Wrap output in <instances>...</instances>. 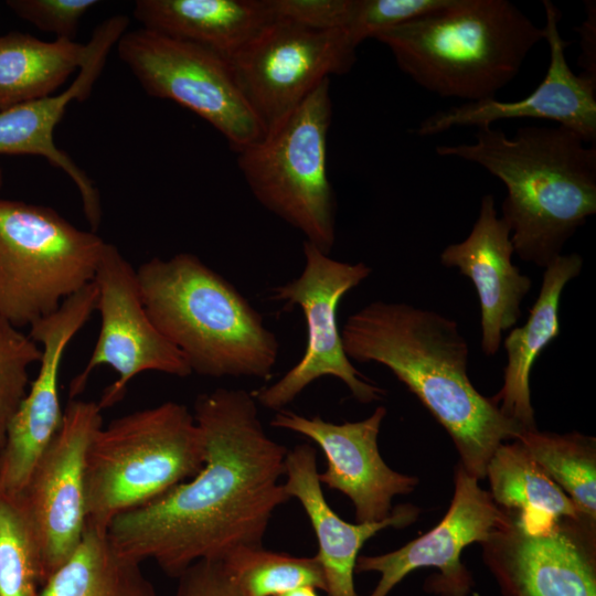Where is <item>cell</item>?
Masks as SVG:
<instances>
[{
  "label": "cell",
  "instance_id": "7c38bea8",
  "mask_svg": "<svg viewBox=\"0 0 596 596\" xmlns=\"http://www.w3.org/2000/svg\"><path fill=\"white\" fill-rule=\"evenodd\" d=\"M97 402L71 400L62 425L17 496L40 563L42 586L68 558L86 526V457L103 426Z\"/></svg>",
  "mask_w": 596,
  "mask_h": 596
},
{
  "label": "cell",
  "instance_id": "ffe728a7",
  "mask_svg": "<svg viewBox=\"0 0 596 596\" xmlns=\"http://www.w3.org/2000/svg\"><path fill=\"white\" fill-rule=\"evenodd\" d=\"M511 227L498 215L494 198L482 196L478 217L461 242L449 244L439 260L468 277L478 294L481 311V348L485 354L498 352L502 332L514 327L521 304L532 280L513 264Z\"/></svg>",
  "mask_w": 596,
  "mask_h": 596
},
{
  "label": "cell",
  "instance_id": "8992f818",
  "mask_svg": "<svg viewBox=\"0 0 596 596\" xmlns=\"http://www.w3.org/2000/svg\"><path fill=\"white\" fill-rule=\"evenodd\" d=\"M205 453L193 413L181 403L164 402L100 426L86 457V523L107 530L118 515L195 476Z\"/></svg>",
  "mask_w": 596,
  "mask_h": 596
},
{
  "label": "cell",
  "instance_id": "8fae6325",
  "mask_svg": "<svg viewBox=\"0 0 596 596\" xmlns=\"http://www.w3.org/2000/svg\"><path fill=\"white\" fill-rule=\"evenodd\" d=\"M355 50L345 31H315L272 19L227 61L266 130L331 75L348 73Z\"/></svg>",
  "mask_w": 596,
  "mask_h": 596
},
{
  "label": "cell",
  "instance_id": "836d02e7",
  "mask_svg": "<svg viewBox=\"0 0 596 596\" xmlns=\"http://www.w3.org/2000/svg\"><path fill=\"white\" fill-rule=\"evenodd\" d=\"M177 578L175 596H246L221 561H199Z\"/></svg>",
  "mask_w": 596,
  "mask_h": 596
},
{
  "label": "cell",
  "instance_id": "d4e9b609",
  "mask_svg": "<svg viewBox=\"0 0 596 596\" xmlns=\"http://www.w3.org/2000/svg\"><path fill=\"white\" fill-rule=\"evenodd\" d=\"M86 44L68 39L42 41L12 32L0 36V109L49 97L77 68Z\"/></svg>",
  "mask_w": 596,
  "mask_h": 596
},
{
  "label": "cell",
  "instance_id": "44dd1931",
  "mask_svg": "<svg viewBox=\"0 0 596 596\" xmlns=\"http://www.w3.org/2000/svg\"><path fill=\"white\" fill-rule=\"evenodd\" d=\"M284 487L299 501L318 541V557L329 596H358L354 587L355 564L364 543L377 532L392 526L405 528L416 521L419 509L412 504L393 508L379 522L349 523L328 504L319 481L316 449L299 444L288 449Z\"/></svg>",
  "mask_w": 596,
  "mask_h": 596
},
{
  "label": "cell",
  "instance_id": "8d00e7d4",
  "mask_svg": "<svg viewBox=\"0 0 596 596\" xmlns=\"http://www.w3.org/2000/svg\"><path fill=\"white\" fill-rule=\"evenodd\" d=\"M2 182H3V174H2V171L0 169V187L2 185Z\"/></svg>",
  "mask_w": 596,
  "mask_h": 596
},
{
  "label": "cell",
  "instance_id": "1f68e13d",
  "mask_svg": "<svg viewBox=\"0 0 596 596\" xmlns=\"http://www.w3.org/2000/svg\"><path fill=\"white\" fill-rule=\"evenodd\" d=\"M273 19L315 31H345L354 0H265Z\"/></svg>",
  "mask_w": 596,
  "mask_h": 596
},
{
  "label": "cell",
  "instance_id": "cb8c5ba5",
  "mask_svg": "<svg viewBox=\"0 0 596 596\" xmlns=\"http://www.w3.org/2000/svg\"><path fill=\"white\" fill-rule=\"evenodd\" d=\"M140 564L113 545L107 530L86 523L78 545L40 596H158Z\"/></svg>",
  "mask_w": 596,
  "mask_h": 596
},
{
  "label": "cell",
  "instance_id": "e0dca14e",
  "mask_svg": "<svg viewBox=\"0 0 596 596\" xmlns=\"http://www.w3.org/2000/svg\"><path fill=\"white\" fill-rule=\"evenodd\" d=\"M385 415L386 408L377 406L365 419L334 424L280 409L270 426L313 440L327 459V470L319 473L321 485L351 500L356 522H379L392 513L395 496L408 494L418 485L416 477L391 469L380 454L377 437Z\"/></svg>",
  "mask_w": 596,
  "mask_h": 596
},
{
  "label": "cell",
  "instance_id": "5bb4252c",
  "mask_svg": "<svg viewBox=\"0 0 596 596\" xmlns=\"http://www.w3.org/2000/svg\"><path fill=\"white\" fill-rule=\"evenodd\" d=\"M94 281L100 329L86 365L70 383L71 400L85 390L99 365L110 366L118 375L97 402L102 409L120 402L130 381L142 372L179 377L192 373L183 354L150 319L141 299L137 270L115 245L106 243Z\"/></svg>",
  "mask_w": 596,
  "mask_h": 596
},
{
  "label": "cell",
  "instance_id": "ac0fdd59",
  "mask_svg": "<svg viewBox=\"0 0 596 596\" xmlns=\"http://www.w3.org/2000/svg\"><path fill=\"white\" fill-rule=\"evenodd\" d=\"M545 11L544 40L549 44L550 63L540 85L528 96L514 102L496 98L462 103L438 110L423 119L414 132L419 137L437 135L455 127H491L499 120L547 119L563 126L586 142L596 141V78L572 72L565 50L568 42L560 33L561 11L550 0Z\"/></svg>",
  "mask_w": 596,
  "mask_h": 596
},
{
  "label": "cell",
  "instance_id": "484cf974",
  "mask_svg": "<svg viewBox=\"0 0 596 596\" xmlns=\"http://www.w3.org/2000/svg\"><path fill=\"white\" fill-rule=\"evenodd\" d=\"M486 478L496 504L517 512L528 524L587 517L517 439L497 448L487 465Z\"/></svg>",
  "mask_w": 596,
  "mask_h": 596
},
{
  "label": "cell",
  "instance_id": "2e32d148",
  "mask_svg": "<svg viewBox=\"0 0 596 596\" xmlns=\"http://www.w3.org/2000/svg\"><path fill=\"white\" fill-rule=\"evenodd\" d=\"M505 519L507 511L458 464L454 497L440 522L395 551L359 555L355 573H379L380 579L369 596H387L413 571L436 567L439 574L426 583L429 592L438 596H468L472 577L460 561L461 552L471 543H482Z\"/></svg>",
  "mask_w": 596,
  "mask_h": 596
},
{
  "label": "cell",
  "instance_id": "f546056e",
  "mask_svg": "<svg viewBox=\"0 0 596 596\" xmlns=\"http://www.w3.org/2000/svg\"><path fill=\"white\" fill-rule=\"evenodd\" d=\"M41 347L0 317V450L7 429L26 394L29 368L39 362Z\"/></svg>",
  "mask_w": 596,
  "mask_h": 596
},
{
  "label": "cell",
  "instance_id": "83f0119b",
  "mask_svg": "<svg viewBox=\"0 0 596 596\" xmlns=\"http://www.w3.org/2000/svg\"><path fill=\"white\" fill-rule=\"evenodd\" d=\"M221 563L246 596H278L292 589L311 586L327 590L318 557L292 556L259 546H238Z\"/></svg>",
  "mask_w": 596,
  "mask_h": 596
},
{
  "label": "cell",
  "instance_id": "7402d4cb",
  "mask_svg": "<svg viewBox=\"0 0 596 596\" xmlns=\"http://www.w3.org/2000/svg\"><path fill=\"white\" fill-rule=\"evenodd\" d=\"M577 253L562 254L544 269L539 296L522 327L503 340L507 365L503 384L491 397L500 412L523 429L536 428L531 403L530 374L541 352L560 334V301L565 286L583 268Z\"/></svg>",
  "mask_w": 596,
  "mask_h": 596
},
{
  "label": "cell",
  "instance_id": "4dcf8cb0",
  "mask_svg": "<svg viewBox=\"0 0 596 596\" xmlns=\"http://www.w3.org/2000/svg\"><path fill=\"white\" fill-rule=\"evenodd\" d=\"M446 0H354L345 30L358 47L366 39L441 7Z\"/></svg>",
  "mask_w": 596,
  "mask_h": 596
},
{
  "label": "cell",
  "instance_id": "ba28073f",
  "mask_svg": "<svg viewBox=\"0 0 596 596\" xmlns=\"http://www.w3.org/2000/svg\"><path fill=\"white\" fill-rule=\"evenodd\" d=\"M106 242L49 206L0 199V317L31 326L94 281Z\"/></svg>",
  "mask_w": 596,
  "mask_h": 596
},
{
  "label": "cell",
  "instance_id": "4fadbf2b",
  "mask_svg": "<svg viewBox=\"0 0 596 596\" xmlns=\"http://www.w3.org/2000/svg\"><path fill=\"white\" fill-rule=\"evenodd\" d=\"M501 596H596V520L526 524L514 511L482 543Z\"/></svg>",
  "mask_w": 596,
  "mask_h": 596
},
{
  "label": "cell",
  "instance_id": "7a4b0ae2",
  "mask_svg": "<svg viewBox=\"0 0 596 596\" xmlns=\"http://www.w3.org/2000/svg\"><path fill=\"white\" fill-rule=\"evenodd\" d=\"M341 337L350 361L384 365L421 401L476 479L486 478L497 448L523 430L471 383L469 347L454 319L406 302L376 300L348 317Z\"/></svg>",
  "mask_w": 596,
  "mask_h": 596
},
{
  "label": "cell",
  "instance_id": "d6a6232c",
  "mask_svg": "<svg viewBox=\"0 0 596 596\" xmlns=\"http://www.w3.org/2000/svg\"><path fill=\"white\" fill-rule=\"evenodd\" d=\"M96 0H9L7 6L42 31L68 39L76 34L81 19L98 4Z\"/></svg>",
  "mask_w": 596,
  "mask_h": 596
},
{
  "label": "cell",
  "instance_id": "d590c367",
  "mask_svg": "<svg viewBox=\"0 0 596 596\" xmlns=\"http://www.w3.org/2000/svg\"><path fill=\"white\" fill-rule=\"evenodd\" d=\"M318 589L311 586H302L278 596H319Z\"/></svg>",
  "mask_w": 596,
  "mask_h": 596
},
{
  "label": "cell",
  "instance_id": "277c9868",
  "mask_svg": "<svg viewBox=\"0 0 596 596\" xmlns=\"http://www.w3.org/2000/svg\"><path fill=\"white\" fill-rule=\"evenodd\" d=\"M374 40L424 89L472 103L496 98L544 30L508 0H446Z\"/></svg>",
  "mask_w": 596,
  "mask_h": 596
},
{
  "label": "cell",
  "instance_id": "5b68a950",
  "mask_svg": "<svg viewBox=\"0 0 596 596\" xmlns=\"http://www.w3.org/2000/svg\"><path fill=\"white\" fill-rule=\"evenodd\" d=\"M137 270L143 306L192 373L267 379L279 343L238 289L191 253L152 257Z\"/></svg>",
  "mask_w": 596,
  "mask_h": 596
},
{
  "label": "cell",
  "instance_id": "e575fe53",
  "mask_svg": "<svg viewBox=\"0 0 596 596\" xmlns=\"http://www.w3.org/2000/svg\"><path fill=\"white\" fill-rule=\"evenodd\" d=\"M586 19L577 28L581 41L578 58L583 74L596 78V2L585 1Z\"/></svg>",
  "mask_w": 596,
  "mask_h": 596
},
{
  "label": "cell",
  "instance_id": "4316f807",
  "mask_svg": "<svg viewBox=\"0 0 596 596\" xmlns=\"http://www.w3.org/2000/svg\"><path fill=\"white\" fill-rule=\"evenodd\" d=\"M564 490L577 509L596 520V440L578 432L523 429L515 438Z\"/></svg>",
  "mask_w": 596,
  "mask_h": 596
},
{
  "label": "cell",
  "instance_id": "52a82bcc",
  "mask_svg": "<svg viewBox=\"0 0 596 596\" xmlns=\"http://www.w3.org/2000/svg\"><path fill=\"white\" fill-rule=\"evenodd\" d=\"M330 79L237 151V166L256 200L326 254L336 243V198L327 169L332 118Z\"/></svg>",
  "mask_w": 596,
  "mask_h": 596
},
{
  "label": "cell",
  "instance_id": "3957f363",
  "mask_svg": "<svg viewBox=\"0 0 596 596\" xmlns=\"http://www.w3.org/2000/svg\"><path fill=\"white\" fill-rule=\"evenodd\" d=\"M475 142L439 145L440 157L482 167L507 188L501 211L514 253L547 267L596 213V145L563 127L523 126L513 137L478 128Z\"/></svg>",
  "mask_w": 596,
  "mask_h": 596
},
{
  "label": "cell",
  "instance_id": "6da1fadb",
  "mask_svg": "<svg viewBox=\"0 0 596 596\" xmlns=\"http://www.w3.org/2000/svg\"><path fill=\"white\" fill-rule=\"evenodd\" d=\"M193 416L205 441L201 470L107 528L123 555L175 578L199 561L263 545L274 511L290 499L280 482L288 449L265 432L252 393L200 394Z\"/></svg>",
  "mask_w": 596,
  "mask_h": 596
},
{
  "label": "cell",
  "instance_id": "9a60e30c",
  "mask_svg": "<svg viewBox=\"0 0 596 596\" xmlns=\"http://www.w3.org/2000/svg\"><path fill=\"white\" fill-rule=\"evenodd\" d=\"M93 281L65 299L53 313L30 326L29 337L42 349L40 370L11 418L0 450V494L18 496L58 432L63 409L58 375L66 347L96 310Z\"/></svg>",
  "mask_w": 596,
  "mask_h": 596
},
{
  "label": "cell",
  "instance_id": "603a6c76",
  "mask_svg": "<svg viewBox=\"0 0 596 596\" xmlns=\"http://www.w3.org/2000/svg\"><path fill=\"white\" fill-rule=\"evenodd\" d=\"M142 28L209 49L226 60L273 18L265 0H138Z\"/></svg>",
  "mask_w": 596,
  "mask_h": 596
},
{
  "label": "cell",
  "instance_id": "d6986e66",
  "mask_svg": "<svg viewBox=\"0 0 596 596\" xmlns=\"http://www.w3.org/2000/svg\"><path fill=\"white\" fill-rule=\"evenodd\" d=\"M127 26L124 18L114 15L94 30L78 75L63 93L0 109V153L41 156L62 169L79 192L93 232L102 221L99 192L88 175L55 145L53 132L67 105L72 100L84 102L89 96L109 51Z\"/></svg>",
  "mask_w": 596,
  "mask_h": 596
},
{
  "label": "cell",
  "instance_id": "9c48e42d",
  "mask_svg": "<svg viewBox=\"0 0 596 596\" xmlns=\"http://www.w3.org/2000/svg\"><path fill=\"white\" fill-rule=\"evenodd\" d=\"M117 53L147 94L195 113L235 152L265 132L228 61L220 54L145 28L126 31L117 42Z\"/></svg>",
  "mask_w": 596,
  "mask_h": 596
},
{
  "label": "cell",
  "instance_id": "f1b7e54d",
  "mask_svg": "<svg viewBox=\"0 0 596 596\" xmlns=\"http://www.w3.org/2000/svg\"><path fill=\"white\" fill-rule=\"evenodd\" d=\"M40 563L17 496L0 494V596H40Z\"/></svg>",
  "mask_w": 596,
  "mask_h": 596
},
{
  "label": "cell",
  "instance_id": "30bf717a",
  "mask_svg": "<svg viewBox=\"0 0 596 596\" xmlns=\"http://www.w3.org/2000/svg\"><path fill=\"white\" fill-rule=\"evenodd\" d=\"M305 265L301 274L273 290L272 298L285 308L298 306L306 322V348L301 359L272 385L253 392L262 406L280 411L309 384L323 376L343 382L352 396L363 404L380 400L384 391L364 377L347 356L338 307L350 290L365 280L372 269L363 262L351 264L331 258L308 242L302 244Z\"/></svg>",
  "mask_w": 596,
  "mask_h": 596
}]
</instances>
